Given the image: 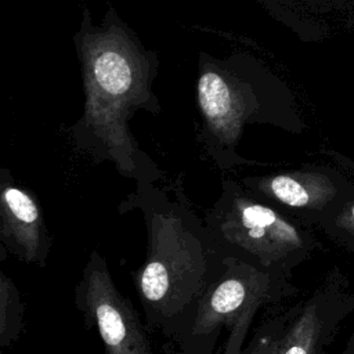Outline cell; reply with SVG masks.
I'll list each match as a JSON object with an SVG mask.
<instances>
[{
  "label": "cell",
  "instance_id": "277c9868",
  "mask_svg": "<svg viewBox=\"0 0 354 354\" xmlns=\"http://www.w3.org/2000/svg\"><path fill=\"white\" fill-rule=\"evenodd\" d=\"M203 221L225 257L289 279L319 246L307 225L257 199L235 180L221 183Z\"/></svg>",
  "mask_w": 354,
  "mask_h": 354
},
{
  "label": "cell",
  "instance_id": "9c48e42d",
  "mask_svg": "<svg viewBox=\"0 0 354 354\" xmlns=\"http://www.w3.org/2000/svg\"><path fill=\"white\" fill-rule=\"evenodd\" d=\"M0 245L19 261L44 267L51 238L36 196L19 187L11 171L0 170Z\"/></svg>",
  "mask_w": 354,
  "mask_h": 354
},
{
  "label": "cell",
  "instance_id": "3957f363",
  "mask_svg": "<svg viewBox=\"0 0 354 354\" xmlns=\"http://www.w3.org/2000/svg\"><path fill=\"white\" fill-rule=\"evenodd\" d=\"M195 91L199 140L223 170L256 165L236 152L248 124H268L295 134L306 129L288 83L252 53L232 51L218 58L201 51Z\"/></svg>",
  "mask_w": 354,
  "mask_h": 354
},
{
  "label": "cell",
  "instance_id": "8fae6325",
  "mask_svg": "<svg viewBox=\"0 0 354 354\" xmlns=\"http://www.w3.org/2000/svg\"><path fill=\"white\" fill-rule=\"evenodd\" d=\"M24 329V303L21 293L3 270H0V348L12 346Z\"/></svg>",
  "mask_w": 354,
  "mask_h": 354
},
{
  "label": "cell",
  "instance_id": "ba28073f",
  "mask_svg": "<svg viewBox=\"0 0 354 354\" xmlns=\"http://www.w3.org/2000/svg\"><path fill=\"white\" fill-rule=\"evenodd\" d=\"M353 311L354 292H348L339 278L328 279L296 306L277 354H325Z\"/></svg>",
  "mask_w": 354,
  "mask_h": 354
},
{
  "label": "cell",
  "instance_id": "4fadbf2b",
  "mask_svg": "<svg viewBox=\"0 0 354 354\" xmlns=\"http://www.w3.org/2000/svg\"><path fill=\"white\" fill-rule=\"evenodd\" d=\"M295 308L296 307L288 310L286 313L277 314L267 322L261 324L249 343L245 346L242 354H277L283 330L290 321Z\"/></svg>",
  "mask_w": 354,
  "mask_h": 354
},
{
  "label": "cell",
  "instance_id": "6da1fadb",
  "mask_svg": "<svg viewBox=\"0 0 354 354\" xmlns=\"http://www.w3.org/2000/svg\"><path fill=\"white\" fill-rule=\"evenodd\" d=\"M73 46L83 84L82 116L68 129L73 147L95 162H111L134 183H156L158 165L142 151L129 122L138 112L160 113L153 90L159 55L108 3L102 21L94 24L83 7Z\"/></svg>",
  "mask_w": 354,
  "mask_h": 354
},
{
  "label": "cell",
  "instance_id": "7a4b0ae2",
  "mask_svg": "<svg viewBox=\"0 0 354 354\" xmlns=\"http://www.w3.org/2000/svg\"><path fill=\"white\" fill-rule=\"evenodd\" d=\"M118 209L142 214L147 253L133 281L148 325L173 342L223 275L225 256L180 192L171 195L156 183H136Z\"/></svg>",
  "mask_w": 354,
  "mask_h": 354
},
{
  "label": "cell",
  "instance_id": "52a82bcc",
  "mask_svg": "<svg viewBox=\"0 0 354 354\" xmlns=\"http://www.w3.org/2000/svg\"><path fill=\"white\" fill-rule=\"evenodd\" d=\"M75 304L87 328H95L105 354H152L133 304L115 286L109 267L93 250L75 288Z\"/></svg>",
  "mask_w": 354,
  "mask_h": 354
},
{
  "label": "cell",
  "instance_id": "8992f818",
  "mask_svg": "<svg viewBox=\"0 0 354 354\" xmlns=\"http://www.w3.org/2000/svg\"><path fill=\"white\" fill-rule=\"evenodd\" d=\"M346 170L307 165L239 180L257 199L267 202L304 225H318L354 191V167L343 158Z\"/></svg>",
  "mask_w": 354,
  "mask_h": 354
},
{
  "label": "cell",
  "instance_id": "5bb4252c",
  "mask_svg": "<svg viewBox=\"0 0 354 354\" xmlns=\"http://www.w3.org/2000/svg\"><path fill=\"white\" fill-rule=\"evenodd\" d=\"M342 354H354V332L351 333V336L348 337Z\"/></svg>",
  "mask_w": 354,
  "mask_h": 354
},
{
  "label": "cell",
  "instance_id": "7c38bea8",
  "mask_svg": "<svg viewBox=\"0 0 354 354\" xmlns=\"http://www.w3.org/2000/svg\"><path fill=\"white\" fill-rule=\"evenodd\" d=\"M319 227L326 236L354 254V191Z\"/></svg>",
  "mask_w": 354,
  "mask_h": 354
},
{
  "label": "cell",
  "instance_id": "30bf717a",
  "mask_svg": "<svg viewBox=\"0 0 354 354\" xmlns=\"http://www.w3.org/2000/svg\"><path fill=\"white\" fill-rule=\"evenodd\" d=\"M270 15L292 29L303 40L325 35L324 18L343 6V0H256Z\"/></svg>",
  "mask_w": 354,
  "mask_h": 354
},
{
  "label": "cell",
  "instance_id": "5b68a950",
  "mask_svg": "<svg viewBox=\"0 0 354 354\" xmlns=\"http://www.w3.org/2000/svg\"><path fill=\"white\" fill-rule=\"evenodd\" d=\"M297 293L289 278L272 275L234 257L207 290L187 328L173 340V354H212L221 330H228L221 354H242L261 307Z\"/></svg>",
  "mask_w": 354,
  "mask_h": 354
}]
</instances>
